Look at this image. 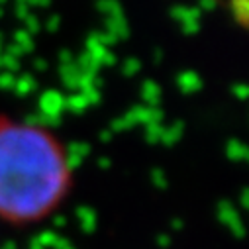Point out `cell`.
Masks as SVG:
<instances>
[{
  "label": "cell",
  "mask_w": 249,
  "mask_h": 249,
  "mask_svg": "<svg viewBox=\"0 0 249 249\" xmlns=\"http://www.w3.org/2000/svg\"><path fill=\"white\" fill-rule=\"evenodd\" d=\"M65 147L45 128L0 114V220L41 222L71 191Z\"/></svg>",
  "instance_id": "6da1fadb"
},
{
  "label": "cell",
  "mask_w": 249,
  "mask_h": 249,
  "mask_svg": "<svg viewBox=\"0 0 249 249\" xmlns=\"http://www.w3.org/2000/svg\"><path fill=\"white\" fill-rule=\"evenodd\" d=\"M233 2H235V10H237V14H235L237 22L241 26H245V20H247V0H231V4Z\"/></svg>",
  "instance_id": "7a4b0ae2"
}]
</instances>
